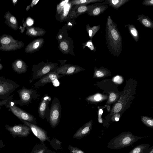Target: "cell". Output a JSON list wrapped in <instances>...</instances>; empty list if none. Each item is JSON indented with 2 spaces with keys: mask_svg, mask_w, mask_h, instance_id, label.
<instances>
[{
  "mask_svg": "<svg viewBox=\"0 0 153 153\" xmlns=\"http://www.w3.org/2000/svg\"><path fill=\"white\" fill-rule=\"evenodd\" d=\"M13 94L10 95L6 100H5V107L9 108L13 114L22 121L36 123V118L33 115L16 105L13 101Z\"/></svg>",
  "mask_w": 153,
  "mask_h": 153,
  "instance_id": "obj_3",
  "label": "cell"
},
{
  "mask_svg": "<svg viewBox=\"0 0 153 153\" xmlns=\"http://www.w3.org/2000/svg\"><path fill=\"white\" fill-rule=\"evenodd\" d=\"M100 29V26L99 25L92 27L90 26L89 24L86 25V30L90 39H92L94 36Z\"/></svg>",
  "mask_w": 153,
  "mask_h": 153,
  "instance_id": "obj_25",
  "label": "cell"
},
{
  "mask_svg": "<svg viewBox=\"0 0 153 153\" xmlns=\"http://www.w3.org/2000/svg\"><path fill=\"white\" fill-rule=\"evenodd\" d=\"M30 7H31L30 5L27 7L26 8V10L27 11L30 9Z\"/></svg>",
  "mask_w": 153,
  "mask_h": 153,
  "instance_id": "obj_45",
  "label": "cell"
},
{
  "mask_svg": "<svg viewBox=\"0 0 153 153\" xmlns=\"http://www.w3.org/2000/svg\"><path fill=\"white\" fill-rule=\"evenodd\" d=\"M90 8V5H81L79 6L77 9L76 12L79 15L85 13H87Z\"/></svg>",
  "mask_w": 153,
  "mask_h": 153,
  "instance_id": "obj_27",
  "label": "cell"
},
{
  "mask_svg": "<svg viewBox=\"0 0 153 153\" xmlns=\"http://www.w3.org/2000/svg\"><path fill=\"white\" fill-rule=\"evenodd\" d=\"M91 122H89L81 127L74 135L75 137H80L84 136L88 133L91 128Z\"/></svg>",
  "mask_w": 153,
  "mask_h": 153,
  "instance_id": "obj_19",
  "label": "cell"
},
{
  "mask_svg": "<svg viewBox=\"0 0 153 153\" xmlns=\"http://www.w3.org/2000/svg\"><path fill=\"white\" fill-rule=\"evenodd\" d=\"M44 43V40L43 38L34 40L26 46L25 52L28 53L35 52L42 47Z\"/></svg>",
  "mask_w": 153,
  "mask_h": 153,
  "instance_id": "obj_13",
  "label": "cell"
},
{
  "mask_svg": "<svg viewBox=\"0 0 153 153\" xmlns=\"http://www.w3.org/2000/svg\"><path fill=\"white\" fill-rule=\"evenodd\" d=\"M5 103L6 102L5 100H0V110L1 109V107L3 105H4Z\"/></svg>",
  "mask_w": 153,
  "mask_h": 153,
  "instance_id": "obj_40",
  "label": "cell"
},
{
  "mask_svg": "<svg viewBox=\"0 0 153 153\" xmlns=\"http://www.w3.org/2000/svg\"><path fill=\"white\" fill-rule=\"evenodd\" d=\"M147 153H153V146L149 148Z\"/></svg>",
  "mask_w": 153,
  "mask_h": 153,
  "instance_id": "obj_41",
  "label": "cell"
},
{
  "mask_svg": "<svg viewBox=\"0 0 153 153\" xmlns=\"http://www.w3.org/2000/svg\"><path fill=\"white\" fill-rule=\"evenodd\" d=\"M117 26L111 16H108L105 29L106 44L110 53L118 57L122 51L123 40Z\"/></svg>",
  "mask_w": 153,
  "mask_h": 153,
  "instance_id": "obj_1",
  "label": "cell"
},
{
  "mask_svg": "<svg viewBox=\"0 0 153 153\" xmlns=\"http://www.w3.org/2000/svg\"><path fill=\"white\" fill-rule=\"evenodd\" d=\"M79 15L76 12V9L74 8L70 12L69 14V16L71 18H74L77 17Z\"/></svg>",
  "mask_w": 153,
  "mask_h": 153,
  "instance_id": "obj_32",
  "label": "cell"
},
{
  "mask_svg": "<svg viewBox=\"0 0 153 153\" xmlns=\"http://www.w3.org/2000/svg\"><path fill=\"white\" fill-rule=\"evenodd\" d=\"M61 109L59 99L55 97L52 101L49 110V120L52 126L55 127L58 124L61 116Z\"/></svg>",
  "mask_w": 153,
  "mask_h": 153,
  "instance_id": "obj_8",
  "label": "cell"
},
{
  "mask_svg": "<svg viewBox=\"0 0 153 153\" xmlns=\"http://www.w3.org/2000/svg\"><path fill=\"white\" fill-rule=\"evenodd\" d=\"M149 146L148 144H141L134 147L128 153H147Z\"/></svg>",
  "mask_w": 153,
  "mask_h": 153,
  "instance_id": "obj_21",
  "label": "cell"
},
{
  "mask_svg": "<svg viewBox=\"0 0 153 153\" xmlns=\"http://www.w3.org/2000/svg\"><path fill=\"white\" fill-rule=\"evenodd\" d=\"M4 18L5 19V24L12 29L16 30L19 28L17 19L11 13L8 11L4 14Z\"/></svg>",
  "mask_w": 153,
  "mask_h": 153,
  "instance_id": "obj_16",
  "label": "cell"
},
{
  "mask_svg": "<svg viewBox=\"0 0 153 153\" xmlns=\"http://www.w3.org/2000/svg\"><path fill=\"white\" fill-rule=\"evenodd\" d=\"M20 85L13 80L0 77V99L6 100Z\"/></svg>",
  "mask_w": 153,
  "mask_h": 153,
  "instance_id": "obj_7",
  "label": "cell"
},
{
  "mask_svg": "<svg viewBox=\"0 0 153 153\" xmlns=\"http://www.w3.org/2000/svg\"><path fill=\"white\" fill-rule=\"evenodd\" d=\"M38 153H42V151H41L38 152Z\"/></svg>",
  "mask_w": 153,
  "mask_h": 153,
  "instance_id": "obj_48",
  "label": "cell"
},
{
  "mask_svg": "<svg viewBox=\"0 0 153 153\" xmlns=\"http://www.w3.org/2000/svg\"><path fill=\"white\" fill-rule=\"evenodd\" d=\"M8 129L15 133H25L27 134L30 130L29 128L23 125H16L13 127H7Z\"/></svg>",
  "mask_w": 153,
  "mask_h": 153,
  "instance_id": "obj_23",
  "label": "cell"
},
{
  "mask_svg": "<svg viewBox=\"0 0 153 153\" xmlns=\"http://www.w3.org/2000/svg\"><path fill=\"white\" fill-rule=\"evenodd\" d=\"M39 1V0H33L32 1L30 4L32 8L34 5H36L37 3Z\"/></svg>",
  "mask_w": 153,
  "mask_h": 153,
  "instance_id": "obj_38",
  "label": "cell"
},
{
  "mask_svg": "<svg viewBox=\"0 0 153 153\" xmlns=\"http://www.w3.org/2000/svg\"><path fill=\"white\" fill-rule=\"evenodd\" d=\"M70 4L67 3L65 5L61 13L60 19L61 20H63L66 19L67 17L71 8V4L70 5Z\"/></svg>",
  "mask_w": 153,
  "mask_h": 153,
  "instance_id": "obj_26",
  "label": "cell"
},
{
  "mask_svg": "<svg viewBox=\"0 0 153 153\" xmlns=\"http://www.w3.org/2000/svg\"><path fill=\"white\" fill-rule=\"evenodd\" d=\"M83 49L85 47H88L91 51H93L95 52L96 50V47H95L92 42V39H90L86 43L83 44Z\"/></svg>",
  "mask_w": 153,
  "mask_h": 153,
  "instance_id": "obj_28",
  "label": "cell"
},
{
  "mask_svg": "<svg viewBox=\"0 0 153 153\" xmlns=\"http://www.w3.org/2000/svg\"><path fill=\"white\" fill-rule=\"evenodd\" d=\"M108 5L102 3H97L90 5V8L86 13L90 16L97 17L103 13L108 9Z\"/></svg>",
  "mask_w": 153,
  "mask_h": 153,
  "instance_id": "obj_12",
  "label": "cell"
},
{
  "mask_svg": "<svg viewBox=\"0 0 153 153\" xmlns=\"http://www.w3.org/2000/svg\"><path fill=\"white\" fill-rule=\"evenodd\" d=\"M103 112V110L102 109H100L99 111V114H102Z\"/></svg>",
  "mask_w": 153,
  "mask_h": 153,
  "instance_id": "obj_44",
  "label": "cell"
},
{
  "mask_svg": "<svg viewBox=\"0 0 153 153\" xmlns=\"http://www.w3.org/2000/svg\"><path fill=\"white\" fill-rule=\"evenodd\" d=\"M129 1V0H105L102 3L105 5H109L116 10L122 6L127 3Z\"/></svg>",
  "mask_w": 153,
  "mask_h": 153,
  "instance_id": "obj_18",
  "label": "cell"
},
{
  "mask_svg": "<svg viewBox=\"0 0 153 153\" xmlns=\"http://www.w3.org/2000/svg\"><path fill=\"white\" fill-rule=\"evenodd\" d=\"M142 4L144 6H153V0H144Z\"/></svg>",
  "mask_w": 153,
  "mask_h": 153,
  "instance_id": "obj_34",
  "label": "cell"
},
{
  "mask_svg": "<svg viewBox=\"0 0 153 153\" xmlns=\"http://www.w3.org/2000/svg\"><path fill=\"white\" fill-rule=\"evenodd\" d=\"M24 46V44L22 41L15 39L10 35L4 34L0 36V51H16Z\"/></svg>",
  "mask_w": 153,
  "mask_h": 153,
  "instance_id": "obj_5",
  "label": "cell"
},
{
  "mask_svg": "<svg viewBox=\"0 0 153 153\" xmlns=\"http://www.w3.org/2000/svg\"><path fill=\"white\" fill-rule=\"evenodd\" d=\"M58 64L49 63H40L37 65H33L32 69L33 73L30 80L40 79L48 73L56 71Z\"/></svg>",
  "mask_w": 153,
  "mask_h": 153,
  "instance_id": "obj_4",
  "label": "cell"
},
{
  "mask_svg": "<svg viewBox=\"0 0 153 153\" xmlns=\"http://www.w3.org/2000/svg\"><path fill=\"white\" fill-rule=\"evenodd\" d=\"M137 20L145 27L153 28V21L149 17L143 14L138 15Z\"/></svg>",
  "mask_w": 153,
  "mask_h": 153,
  "instance_id": "obj_20",
  "label": "cell"
},
{
  "mask_svg": "<svg viewBox=\"0 0 153 153\" xmlns=\"http://www.w3.org/2000/svg\"><path fill=\"white\" fill-rule=\"evenodd\" d=\"M143 122L147 126L152 127L153 126V120L143 117L142 119Z\"/></svg>",
  "mask_w": 153,
  "mask_h": 153,
  "instance_id": "obj_30",
  "label": "cell"
},
{
  "mask_svg": "<svg viewBox=\"0 0 153 153\" xmlns=\"http://www.w3.org/2000/svg\"><path fill=\"white\" fill-rule=\"evenodd\" d=\"M64 76H65L59 74L56 71L51 72L39 79L33 84V85L35 88H38Z\"/></svg>",
  "mask_w": 153,
  "mask_h": 153,
  "instance_id": "obj_11",
  "label": "cell"
},
{
  "mask_svg": "<svg viewBox=\"0 0 153 153\" xmlns=\"http://www.w3.org/2000/svg\"><path fill=\"white\" fill-rule=\"evenodd\" d=\"M94 99L96 101H99L101 99V97L100 95H97L94 97Z\"/></svg>",
  "mask_w": 153,
  "mask_h": 153,
  "instance_id": "obj_39",
  "label": "cell"
},
{
  "mask_svg": "<svg viewBox=\"0 0 153 153\" xmlns=\"http://www.w3.org/2000/svg\"><path fill=\"white\" fill-rule=\"evenodd\" d=\"M75 152V153H84L83 151L80 150H76Z\"/></svg>",
  "mask_w": 153,
  "mask_h": 153,
  "instance_id": "obj_43",
  "label": "cell"
},
{
  "mask_svg": "<svg viewBox=\"0 0 153 153\" xmlns=\"http://www.w3.org/2000/svg\"><path fill=\"white\" fill-rule=\"evenodd\" d=\"M83 70L79 66L65 64L57 67L56 71L60 75L65 76L74 75Z\"/></svg>",
  "mask_w": 153,
  "mask_h": 153,
  "instance_id": "obj_9",
  "label": "cell"
},
{
  "mask_svg": "<svg viewBox=\"0 0 153 153\" xmlns=\"http://www.w3.org/2000/svg\"><path fill=\"white\" fill-rule=\"evenodd\" d=\"M19 97L18 100H13L16 105L20 106L28 105L32 100L37 98L39 96L36 91L33 89L27 88L25 87L17 91Z\"/></svg>",
  "mask_w": 153,
  "mask_h": 153,
  "instance_id": "obj_6",
  "label": "cell"
},
{
  "mask_svg": "<svg viewBox=\"0 0 153 153\" xmlns=\"http://www.w3.org/2000/svg\"><path fill=\"white\" fill-rule=\"evenodd\" d=\"M143 137L136 136L129 131L121 133L108 143L107 147L113 149H118L132 145Z\"/></svg>",
  "mask_w": 153,
  "mask_h": 153,
  "instance_id": "obj_2",
  "label": "cell"
},
{
  "mask_svg": "<svg viewBox=\"0 0 153 153\" xmlns=\"http://www.w3.org/2000/svg\"><path fill=\"white\" fill-rule=\"evenodd\" d=\"M18 0H12V3L13 5L14 6H15V5L17 4Z\"/></svg>",
  "mask_w": 153,
  "mask_h": 153,
  "instance_id": "obj_42",
  "label": "cell"
},
{
  "mask_svg": "<svg viewBox=\"0 0 153 153\" xmlns=\"http://www.w3.org/2000/svg\"><path fill=\"white\" fill-rule=\"evenodd\" d=\"M59 47L61 50L66 52L68 51V43L65 41H62L59 44Z\"/></svg>",
  "mask_w": 153,
  "mask_h": 153,
  "instance_id": "obj_31",
  "label": "cell"
},
{
  "mask_svg": "<svg viewBox=\"0 0 153 153\" xmlns=\"http://www.w3.org/2000/svg\"><path fill=\"white\" fill-rule=\"evenodd\" d=\"M96 75L97 77H102L104 76V74L100 71H97L96 72Z\"/></svg>",
  "mask_w": 153,
  "mask_h": 153,
  "instance_id": "obj_37",
  "label": "cell"
},
{
  "mask_svg": "<svg viewBox=\"0 0 153 153\" xmlns=\"http://www.w3.org/2000/svg\"><path fill=\"white\" fill-rule=\"evenodd\" d=\"M12 67L14 71L18 74H22L26 72L28 66L22 60L19 59L13 62Z\"/></svg>",
  "mask_w": 153,
  "mask_h": 153,
  "instance_id": "obj_15",
  "label": "cell"
},
{
  "mask_svg": "<svg viewBox=\"0 0 153 153\" xmlns=\"http://www.w3.org/2000/svg\"><path fill=\"white\" fill-rule=\"evenodd\" d=\"M22 122L31 129L34 134L41 141H44L47 139V135L42 129L34 124L26 121Z\"/></svg>",
  "mask_w": 153,
  "mask_h": 153,
  "instance_id": "obj_14",
  "label": "cell"
},
{
  "mask_svg": "<svg viewBox=\"0 0 153 153\" xmlns=\"http://www.w3.org/2000/svg\"><path fill=\"white\" fill-rule=\"evenodd\" d=\"M116 98V95L114 93H111L110 94L109 100L111 102H113L114 101Z\"/></svg>",
  "mask_w": 153,
  "mask_h": 153,
  "instance_id": "obj_35",
  "label": "cell"
},
{
  "mask_svg": "<svg viewBox=\"0 0 153 153\" xmlns=\"http://www.w3.org/2000/svg\"><path fill=\"white\" fill-rule=\"evenodd\" d=\"M114 82L120 83H121L122 81L121 78L119 76H116L114 78Z\"/></svg>",
  "mask_w": 153,
  "mask_h": 153,
  "instance_id": "obj_36",
  "label": "cell"
},
{
  "mask_svg": "<svg viewBox=\"0 0 153 153\" xmlns=\"http://www.w3.org/2000/svg\"><path fill=\"white\" fill-rule=\"evenodd\" d=\"M51 100V97L47 94L42 98L38 107L39 115L41 118H49L50 109L48 105Z\"/></svg>",
  "mask_w": 153,
  "mask_h": 153,
  "instance_id": "obj_10",
  "label": "cell"
},
{
  "mask_svg": "<svg viewBox=\"0 0 153 153\" xmlns=\"http://www.w3.org/2000/svg\"><path fill=\"white\" fill-rule=\"evenodd\" d=\"M105 0H74L71 1V5H87L93 3L102 2Z\"/></svg>",
  "mask_w": 153,
  "mask_h": 153,
  "instance_id": "obj_24",
  "label": "cell"
},
{
  "mask_svg": "<svg viewBox=\"0 0 153 153\" xmlns=\"http://www.w3.org/2000/svg\"><path fill=\"white\" fill-rule=\"evenodd\" d=\"M122 105L121 103H118L115 105L114 108V111L115 113L119 112L121 109Z\"/></svg>",
  "mask_w": 153,
  "mask_h": 153,
  "instance_id": "obj_33",
  "label": "cell"
},
{
  "mask_svg": "<svg viewBox=\"0 0 153 153\" xmlns=\"http://www.w3.org/2000/svg\"><path fill=\"white\" fill-rule=\"evenodd\" d=\"M127 27L131 35L136 42H138L139 35L138 31L135 25L133 24H128L125 25Z\"/></svg>",
  "mask_w": 153,
  "mask_h": 153,
  "instance_id": "obj_22",
  "label": "cell"
},
{
  "mask_svg": "<svg viewBox=\"0 0 153 153\" xmlns=\"http://www.w3.org/2000/svg\"><path fill=\"white\" fill-rule=\"evenodd\" d=\"M115 119L116 121H118L119 120V118L118 117H116L115 118Z\"/></svg>",
  "mask_w": 153,
  "mask_h": 153,
  "instance_id": "obj_47",
  "label": "cell"
},
{
  "mask_svg": "<svg viewBox=\"0 0 153 153\" xmlns=\"http://www.w3.org/2000/svg\"><path fill=\"white\" fill-rule=\"evenodd\" d=\"M45 32L44 29L39 27L27 26L25 34L30 36L33 37L42 36L45 34Z\"/></svg>",
  "mask_w": 153,
  "mask_h": 153,
  "instance_id": "obj_17",
  "label": "cell"
},
{
  "mask_svg": "<svg viewBox=\"0 0 153 153\" xmlns=\"http://www.w3.org/2000/svg\"><path fill=\"white\" fill-rule=\"evenodd\" d=\"M69 0H64L62 1L57 6V12L58 14L61 13L65 5L68 3Z\"/></svg>",
  "mask_w": 153,
  "mask_h": 153,
  "instance_id": "obj_29",
  "label": "cell"
},
{
  "mask_svg": "<svg viewBox=\"0 0 153 153\" xmlns=\"http://www.w3.org/2000/svg\"><path fill=\"white\" fill-rule=\"evenodd\" d=\"M1 60V59H0V62ZM3 68V66L0 63V71Z\"/></svg>",
  "mask_w": 153,
  "mask_h": 153,
  "instance_id": "obj_46",
  "label": "cell"
}]
</instances>
